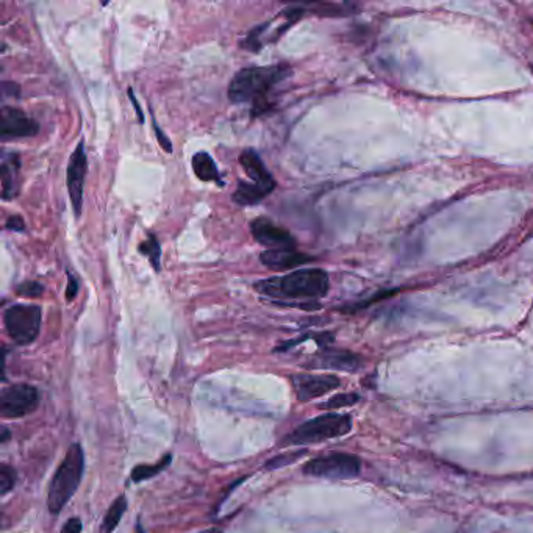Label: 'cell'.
<instances>
[{
  "label": "cell",
  "mask_w": 533,
  "mask_h": 533,
  "mask_svg": "<svg viewBox=\"0 0 533 533\" xmlns=\"http://www.w3.org/2000/svg\"><path fill=\"white\" fill-rule=\"evenodd\" d=\"M170 461H173V455L168 454L164 455L163 459L155 463V465H139V466H135L132 471V480L135 482V484H139V482H144L148 480L150 477H155V475H158L160 472H163L164 469H166Z\"/></svg>",
  "instance_id": "obj_19"
},
{
  "label": "cell",
  "mask_w": 533,
  "mask_h": 533,
  "mask_svg": "<svg viewBox=\"0 0 533 533\" xmlns=\"http://www.w3.org/2000/svg\"><path fill=\"white\" fill-rule=\"evenodd\" d=\"M307 450H296V452H289V454H282V455H276L272 456L271 460L264 463V469L268 471H272V469H280L283 466L293 465L297 460L301 459L302 455H305Z\"/></svg>",
  "instance_id": "obj_22"
},
{
  "label": "cell",
  "mask_w": 533,
  "mask_h": 533,
  "mask_svg": "<svg viewBox=\"0 0 533 533\" xmlns=\"http://www.w3.org/2000/svg\"><path fill=\"white\" fill-rule=\"evenodd\" d=\"M88 173V158L85 152V144L80 141L77 148L72 152L71 158L67 163L66 170V185L69 191V198H71L72 210L75 218H80L81 207H83V189H85V180Z\"/></svg>",
  "instance_id": "obj_8"
},
{
  "label": "cell",
  "mask_w": 533,
  "mask_h": 533,
  "mask_svg": "<svg viewBox=\"0 0 533 533\" xmlns=\"http://www.w3.org/2000/svg\"><path fill=\"white\" fill-rule=\"evenodd\" d=\"M200 533H222L219 529H208L205 532H200Z\"/></svg>",
  "instance_id": "obj_32"
},
{
  "label": "cell",
  "mask_w": 533,
  "mask_h": 533,
  "mask_svg": "<svg viewBox=\"0 0 533 533\" xmlns=\"http://www.w3.org/2000/svg\"><path fill=\"white\" fill-rule=\"evenodd\" d=\"M250 233L258 244L274 249H296V239L285 228L276 225L268 218H257L250 222Z\"/></svg>",
  "instance_id": "obj_11"
},
{
  "label": "cell",
  "mask_w": 533,
  "mask_h": 533,
  "mask_svg": "<svg viewBox=\"0 0 533 533\" xmlns=\"http://www.w3.org/2000/svg\"><path fill=\"white\" fill-rule=\"evenodd\" d=\"M312 367L319 369H335V371H347L355 372L363 366V360L360 355L349 351H336V349H326L321 353L316 355L310 363Z\"/></svg>",
  "instance_id": "obj_12"
},
{
  "label": "cell",
  "mask_w": 533,
  "mask_h": 533,
  "mask_svg": "<svg viewBox=\"0 0 533 533\" xmlns=\"http://www.w3.org/2000/svg\"><path fill=\"white\" fill-rule=\"evenodd\" d=\"M352 430V417L349 415L327 413L313 420H308L299 427H296L293 433L287 436L288 444H316L332 438L344 436Z\"/></svg>",
  "instance_id": "obj_4"
},
{
  "label": "cell",
  "mask_w": 533,
  "mask_h": 533,
  "mask_svg": "<svg viewBox=\"0 0 533 533\" xmlns=\"http://www.w3.org/2000/svg\"><path fill=\"white\" fill-rule=\"evenodd\" d=\"M136 533H144V529H143V525L141 524H136Z\"/></svg>",
  "instance_id": "obj_33"
},
{
  "label": "cell",
  "mask_w": 533,
  "mask_h": 533,
  "mask_svg": "<svg viewBox=\"0 0 533 533\" xmlns=\"http://www.w3.org/2000/svg\"><path fill=\"white\" fill-rule=\"evenodd\" d=\"M3 324L10 338L16 344H31L40 335L41 308L27 303H16L5 312Z\"/></svg>",
  "instance_id": "obj_6"
},
{
  "label": "cell",
  "mask_w": 533,
  "mask_h": 533,
  "mask_svg": "<svg viewBox=\"0 0 533 533\" xmlns=\"http://www.w3.org/2000/svg\"><path fill=\"white\" fill-rule=\"evenodd\" d=\"M19 96V86L16 83H11V81H3L2 83V96Z\"/></svg>",
  "instance_id": "obj_29"
},
{
  "label": "cell",
  "mask_w": 533,
  "mask_h": 533,
  "mask_svg": "<svg viewBox=\"0 0 533 533\" xmlns=\"http://www.w3.org/2000/svg\"><path fill=\"white\" fill-rule=\"evenodd\" d=\"M79 294V282L74 274H67V288H66V301L71 302Z\"/></svg>",
  "instance_id": "obj_26"
},
{
  "label": "cell",
  "mask_w": 533,
  "mask_h": 533,
  "mask_svg": "<svg viewBox=\"0 0 533 533\" xmlns=\"http://www.w3.org/2000/svg\"><path fill=\"white\" fill-rule=\"evenodd\" d=\"M40 124L27 113L15 106H3L0 111V136L3 141L38 135Z\"/></svg>",
  "instance_id": "obj_9"
},
{
  "label": "cell",
  "mask_w": 533,
  "mask_h": 533,
  "mask_svg": "<svg viewBox=\"0 0 533 533\" xmlns=\"http://www.w3.org/2000/svg\"><path fill=\"white\" fill-rule=\"evenodd\" d=\"M291 380L301 402L313 401L341 386V380L330 374H296Z\"/></svg>",
  "instance_id": "obj_10"
},
{
  "label": "cell",
  "mask_w": 533,
  "mask_h": 533,
  "mask_svg": "<svg viewBox=\"0 0 533 533\" xmlns=\"http://www.w3.org/2000/svg\"><path fill=\"white\" fill-rule=\"evenodd\" d=\"M152 124H154V132H155V135H157L158 144L161 145L163 150H166L168 154H170V152H173V143H170V139L168 138L166 133H164V132L160 129V125L157 124V120H154V122H152Z\"/></svg>",
  "instance_id": "obj_25"
},
{
  "label": "cell",
  "mask_w": 533,
  "mask_h": 533,
  "mask_svg": "<svg viewBox=\"0 0 533 533\" xmlns=\"http://www.w3.org/2000/svg\"><path fill=\"white\" fill-rule=\"evenodd\" d=\"M239 164L246 175L249 177V180H252L253 185L264 189V191H268L269 194L274 191L277 186L274 177L266 169L263 160L260 158L255 150L246 149L243 154L239 155Z\"/></svg>",
  "instance_id": "obj_13"
},
{
  "label": "cell",
  "mask_w": 533,
  "mask_h": 533,
  "mask_svg": "<svg viewBox=\"0 0 533 533\" xmlns=\"http://www.w3.org/2000/svg\"><path fill=\"white\" fill-rule=\"evenodd\" d=\"M193 170L194 174L198 175L199 180L216 182L219 183V185H222L218 166H216L212 155L207 154V152H198V154L193 157Z\"/></svg>",
  "instance_id": "obj_16"
},
{
  "label": "cell",
  "mask_w": 533,
  "mask_h": 533,
  "mask_svg": "<svg viewBox=\"0 0 533 533\" xmlns=\"http://www.w3.org/2000/svg\"><path fill=\"white\" fill-rule=\"evenodd\" d=\"M138 250L143 253L144 257H148L150 264L154 266L155 271H160L161 268V246L160 241L157 239L155 234H149L148 239L143 241L141 244L138 246Z\"/></svg>",
  "instance_id": "obj_20"
},
{
  "label": "cell",
  "mask_w": 533,
  "mask_h": 533,
  "mask_svg": "<svg viewBox=\"0 0 533 533\" xmlns=\"http://www.w3.org/2000/svg\"><path fill=\"white\" fill-rule=\"evenodd\" d=\"M40 392L35 386L27 383H16L2 391L0 397V415L6 420H19L38 408Z\"/></svg>",
  "instance_id": "obj_7"
},
{
  "label": "cell",
  "mask_w": 533,
  "mask_h": 533,
  "mask_svg": "<svg viewBox=\"0 0 533 533\" xmlns=\"http://www.w3.org/2000/svg\"><path fill=\"white\" fill-rule=\"evenodd\" d=\"M358 392H341V395H335L330 397L327 402L321 404V408L324 410H338L344 407H352V405L360 402Z\"/></svg>",
  "instance_id": "obj_21"
},
{
  "label": "cell",
  "mask_w": 533,
  "mask_h": 533,
  "mask_svg": "<svg viewBox=\"0 0 533 533\" xmlns=\"http://www.w3.org/2000/svg\"><path fill=\"white\" fill-rule=\"evenodd\" d=\"M129 97H130V102H132V105H133V108H135V111H136V116H138V119H139V122H144V113H143V110H141V106H139V104H138V99L135 97V94H133V90H129Z\"/></svg>",
  "instance_id": "obj_30"
},
{
  "label": "cell",
  "mask_w": 533,
  "mask_h": 533,
  "mask_svg": "<svg viewBox=\"0 0 533 533\" xmlns=\"http://www.w3.org/2000/svg\"><path fill=\"white\" fill-rule=\"evenodd\" d=\"M81 527H83V525H81V521L79 518H69L66 524L63 525L61 533H80Z\"/></svg>",
  "instance_id": "obj_28"
},
{
  "label": "cell",
  "mask_w": 533,
  "mask_h": 533,
  "mask_svg": "<svg viewBox=\"0 0 533 533\" xmlns=\"http://www.w3.org/2000/svg\"><path fill=\"white\" fill-rule=\"evenodd\" d=\"M266 196H269V193L264 191V189L255 186L250 182L239 180L238 186L232 196V199L234 204H238L241 207H249V205L260 204Z\"/></svg>",
  "instance_id": "obj_17"
},
{
  "label": "cell",
  "mask_w": 533,
  "mask_h": 533,
  "mask_svg": "<svg viewBox=\"0 0 533 533\" xmlns=\"http://www.w3.org/2000/svg\"><path fill=\"white\" fill-rule=\"evenodd\" d=\"M125 510H127V498L119 496L114 499V502L110 505V509H108L106 511L102 525H100V532L111 533L114 529H116L120 523V519H122Z\"/></svg>",
  "instance_id": "obj_18"
},
{
  "label": "cell",
  "mask_w": 533,
  "mask_h": 533,
  "mask_svg": "<svg viewBox=\"0 0 533 533\" xmlns=\"http://www.w3.org/2000/svg\"><path fill=\"white\" fill-rule=\"evenodd\" d=\"M19 169L21 160L17 154L5 152L2 155V198L3 200L15 199L19 193Z\"/></svg>",
  "instance_id": "obj_15"
},
{
  "label": "cell",
  "mask_w": 533,
  "mask_h": 533,
  "mask_svg": "<svg viewBox=\"0 0 533 533\" xmlns=\"http://www.w3.org/2000/svg\"><path fill=\"white\" fill-rule=\"evenodd\" d=\"M16 480H17L16 469L3 463V465L0 466V494H2V496L8 494L13 488H15Z\"/></svg>",
  "instance_id": "obj_23"
},
{
  "label": "cell",
  "mask_w": 533,
  "mask_h": 533,
  "mask_svg": "<svg viewBox=\"0 0 533 533\" xmlns=\"http://www.w3.org/2000/svg\"><path fill=\"white\" fill-rule=\"evenodd\" d=\"M330 280L326 271L308 268L289 272L282 277H272L255 283L260 294L271 297L277 303L282 301H316L328 293Z\"/></svg>",
  "instance_id": "obj_2"
},
{
  "label": "cell",
  "mask_w": 533,
  "mask_h": 533,
  "mask_svg": "<svg viewBox=\"0 0 533 533\" xmlns=\"http://www.w3.org/2000/svg\"><path fill=\"white\" fill-rule=\"evenodd\" d=\"M260 260H262V263L266 268L272 271H285L310 263L313 258L302 252H297L296 249H274L264 250L262 255H260Z\"/></svg>",
  "instance_id": "obj_14"
},
{
  "label": "cell",
  "mask_w": 533,
  "mask_h": 533,
  "mask_svg": "<svg viewBox=\"0 0 533 533\" xmlns=\"http://www.w3.org/2000/svg\"><path fill=\"white\" fill-rule=\"evenodd\" d=\"M6 230H13V232H24L25 230V222L21 218V216H10L8 221H6Z\"/></svg>",
  "instance_id": "obj_27"
},
{
  "label": "cell",
  "mask_w": 533,
  "mask_h": 533,
  "mask_svg": "<svg viewBox=\"0 0 533 533\" xmlns=\"http://www.w3.org/2000/svg\"><path fill=\"white\" fill-rule=\"evenodd\" d=\"M8 438H10V431H8V429H6V427H3L2 429V438H0V443H6V440H8Z\"/></svg>",
  "instance_id": "obj_31"
},
{
  "label": "cell",
  "mask_w": 533,
  "mask_h": 533,
  "mask_svg": "<svg viewBox=\"0 0 533 533\" xmlns=\"http://www.w3.org/2000/svg\"><path fill=\"white\" fill-rule=\"evenodd\" d=\"M16 293L22 297H29V299H36V297H41L44 293V287L38 282H24L17 287Z\"/></svg>",
  "instance_id": "obj_24"
},
{
  "label": "cell",
  "mask_w": 533,
  "mask_h": 533,
  "mask_svg": "<svg viewBox=\"0 0 533 533\" xmlns=\"http://www.w3.org/2000/svg\"><path fill=\"white\" fill-rule=\"evenodd\" d=\"M291 74L293 67L288 63L244 67L234 74L228 85V99L233 104L252 102L253 116H258L269 108L268 96L272 88L287 80Z\"/></svg>",
  "instance_id": "obj_1"
},
{
  "label": "cell",
  "mask_w": 533,
  "mask_h": 533,
  "mask_svg": "<svg viewBox=\"0 0 533 533\" xmlns=\"http://www.w3.org/2000/svg\"><path fill=\"white\" fill-rule=\"evenodd\" d=\"M303 474L328 480H349L361 471V460L347 452H330L319 455L303 465Z\"/></svg>",
  "instance_id": "obj_5"
},
{
  "label": "cell",
  "mask_w": 533,
  "mask_h": 533,
  "mask_svg": "<svg viewBox=\"0 0 533 533\" xmlns=\"http://www.w3.org/2000/svg\"><path fill=\"white\" fill-rule=\"evenodd\" d=\"M83 469V449L80 447V444L74 443L71 444V447L67 449L65 460L61 461V465L56 469L52 480H50L47 494V505L50 513L58 515L63 510V507H66V504L71 500L80 485Z\"/></svg>",
  "instance_id": "obj_3"
}]
</instances>
